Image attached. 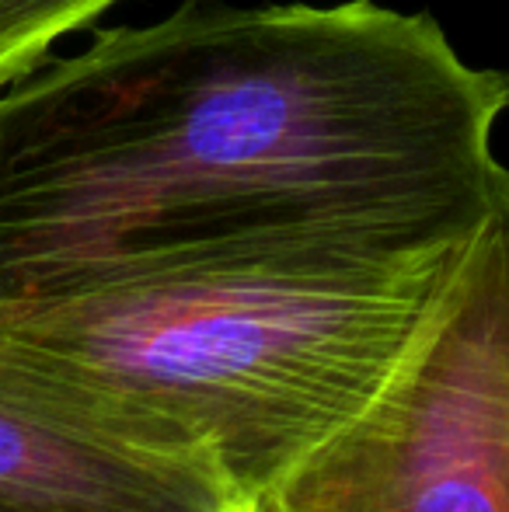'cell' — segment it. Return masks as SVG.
Masks as SVG:
<instances>
[{
    "label": "cell",
    "instance_id": "cell-1",
    "mask_svg": "<svg viewBox=\"0 0 509 512\" xmlns=\"http://www.w3.org/2000/svg\"><path fill=\"white\" fill-rule=\"evenodd\" d=\"M509 74L374 0H185L0 91V300L304 223L471 237L509 209Z\"/></svg>",
    "mask_w": 509,
    "mask_h": 512
},
{
    "label": "cell",
    "instance_id": "cell-2",
    "mask_svg": "<svg viewBox=\"0 0 509 512\" xmlns=\"http://www.w3.org/2000/svg\"><path fill=\"white\" fill-rule=\"evenodd\" d=\"M471 241L374 223L255 230L0 300V324L175 411L258 495L377 398Z\"/></svg>",
    "mask_w": 509,
    "mask_h": 512
},
{
    "label": "cell",
    "instance_id": "cell-3",
    "mask_svg": "<svg viewBox=\"0 0 509 512\" xmlns=\"http://www.w3.org/2000/svg\"><path fill=\"white\" fill-rule=\"evenodd\" d=\"M255 502L258 512H509V209L464 248L377 398Z\"/></svg>",
    "mask_w": 509,
    "mask_h": 512
},
{
    "label": "cell",
    "instance_id": "cell-4",
    "mask_svg": "<svg viewBox=\"0 0 509 512\" xmlns=\"http://www.w3.org/2000/svg\"><path fill=\"white\" fill-rule=\"evenodd\" d=\"M210 436L0 324V512H224Z\"/></svg>",
    "mask_w": 509,
    "mask_h": 512
},
{
    "label": "cell",
    "instance_id": "cell-5",
    "mask_svg": "<svg viewBox=\"0 0 509 512\" xmlns=\"http://www.w3.org/2000/svg\"><path fill=\"white\" fill-rule=\"evenodd\" d=\"M119 0H0V91L42 67L49 49Z\"/></svg>",
    "mask_w": 509,
    "mask_h": 512
},
{
    "label": "cell",
    "instance_id": "cell-6",
    "mask_svg": "<svg viewBox=\"0 0 509 512\" xmlns=\"http://www.w3.org/2000/svg\"><path fill=\"white\" fill-rule=\"evenodd\" d=\"M224 512H258V502H255V495H241L234 506H227Z\"/></svg>",
    "mask_w": 509,
    "mask_h": 512
}]
</instances>
